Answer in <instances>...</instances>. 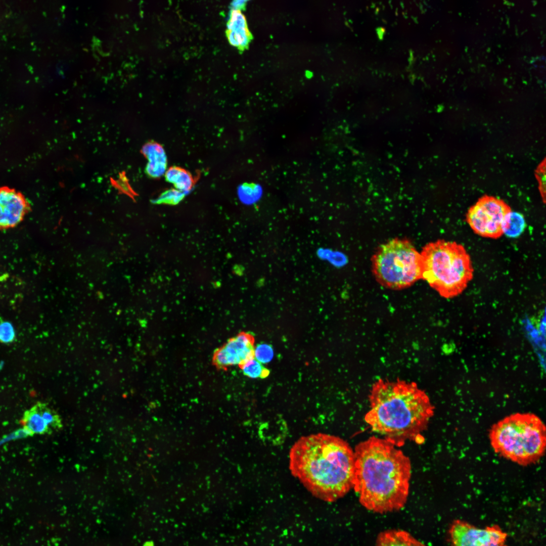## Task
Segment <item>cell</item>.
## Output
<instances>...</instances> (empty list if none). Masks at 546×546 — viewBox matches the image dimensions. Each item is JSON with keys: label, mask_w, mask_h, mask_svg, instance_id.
Here are the masks:
<instances>
[{"label": "cell", "mask_w": 546, "mask_h": 546, "mask_svg": "<svg viewBox=\"0 0 546 546\" xmlns=\"http://www.w3.org/2000/svg\"><path fill=\"white\" fill-rule=\"evenodd\" d=\"M167 181L173 184L176 190L186 193L191 190L194 179L186 170L177 166L169 168L165 173Z\"/></svg>", "instance_id": "9a60e30c"}, {"label": "cell", "mask_w": 546, "mask_h": 546, "mask_svg": "<svg viewBox=\"0 0 546 546\" xmlns=\"http://www.w3.org/2000/svg\"><path fill=\"white\" fill-rule=\"evenodd\" d=\"M16 339V332L13 324L9 321H0V343L10 344Z\"/></svg>", "instance_id": "44dd1931"}, {"label": "cell", "mask_w": 546, "mask_h": 546, "mask_svg": "<svg viewBox=\"0 0 546 546\" xmlns=\"http://www.w3.org/2000/svg\"><path fill=\"white\" fill-rule=\"evenodd\" d=\"M536 176L538 182L539 190L545 202V159L538 165L536 170Z\"/></svg>", "instance_id": "cb8c5ba5"}, {"label": "cell", "mask_w": 546, "mask_h": 546, "mask_svg": "<svg viewBox=\"0 0 546 546\" xmlns=\"http://www.w3.org/2000/svg\"><path fill=\"white\" fill-rule=\"evenodd\" d=\"M114 187H116L121 193H124L133 198L136 194L132 190L128 183V180L124 173H121L119 179L113 180L112 182Z\"/></svg>", "instance_id": "603a6c76"}, {"label": "cell", "mask_w": 546, "mask_h": 546, "mask_svg": "<svg viewBox=\"0 0 546 546\" xmlns=\"http://www.w3.org/2000/svg\"><path fill=\"white\" fill-rule=\"evenodd\" d=\"M354 452L353 488L361 505L381 514L402 509L409 493V458L384 438L375 436L357 444Z\"/></svg>", "instance_id": "6da1fadb"}, {"label": "cell", "mask_w": 546, "mask_h": 546, "mask_svg": "<svg viewBox=\"0 0 546 546\" xmlns=\"http://www.w3.org/2000/svg\"><path fill=\"white\" fill-rule=\"evenodd\" d=\"M258 188L254 184H244L239 188L238 194L240 199L246 203H250L255 200L258 196Z\"/></svg>", "instance_id": "7402d4cb"}, {"label": "cell", "mask_w": 546, "mask_h": 546, "mask_svg": "<svg viewBox=\"0 0 546 546\" xmlns=\"http://www.w3.org/2000/svg\"><path fill=\"white\" fill-rule=\"evenodd\" d=\"M254 337L251 333L241 332L230 339L213 355L214 364L219 368L240 366L254 358Z\"/></svg>", "instance_id": "9c48e42d"}, {"label": "cell", "mask_w": 546, "mask_h": 546, "mask_svg": "<svg viewBox=\"0 0 546 546\" xmlns=\"http://www.w3.org/2000/svg\"><path fill=\"white\" fill-rule=\"evenodd\" d=\"M228 29L229 38L233 45L244 47L248 43L250 34L245 19L239 10L235 9L232 11Z\"/></svg>", "instance_id": "7c38bea8"}, {"label": "cell", "mask_w": 546, "mask_h": 546, "mask_svg": "<svg viewBox=\"0 0 546 546\" xmlns=\"http://www.w3.org/2000/svg\"><path fill=\"white\" fill-rule=\"evenodd\" d=\"M449 535L451 546H508L507 534L497 525L479 528L458 519L451 524Z\"/></svg>", "instance_id": "ba28073f"}, {"label": "cell", "mask_w": 546, "mask_h": 546, "mask_svg": "<svg viewBox=\"0 0 546 546\" xmlns=\"http://www.w3.org/2000/svg\"><path fill=\"white\" fill-rule=\"evenodd\" d=\"M369 399L365 420L373 431L397 447L407 441H424L422 434L434 407L416 383L379 379L372 385Z\"/></svg>", "instance_id": "3957f363"}, {"label": "cell", "mask_w": 546, "mask_h": 546, "mask_svg": "<svg viewBox=\"0 0 546 546\" xmlns=\"http://www.w3.org/2000/svg\"><path fill=\"white\" fill-rule=\"evenodd\" d=\"M511 211L503 200L484 196L469 208L466 221L475 234L484 238L497 239L504 234L506 219Z\"/></svg>", "instance_id": "52a82bcc"}, {"label": "cell", "mask_w": 546, "mask_h": 546, "mask_svg": "<svg viewBox=\"0 0 546 546\" xmlns=\"http://www.w3.org/2000/svg\"><path fill=\"white\" fill-rule=\"evenodd\" d=\"M43 418L50 428L53 431L60 430L63 424L60 416L53 409L43 402L36 403Z\"/></svg>", "instance_id": "ac0fdd59"}, {"label": "cell", "mask_w": 546, "mask_h": 546, "mask_svg": "<svg viewBox=\"0 0 546 546\" xmlns=\"http://www.w3.org/2000/svg\"><path fill=\"white\" fill-rule=\"evenodd\" d=\"M142 152L148 160L146 171L149 176L158 178L165 173L167 157L161 145L154 142H148L143 147Z\"/></svg>", "instance_id": "8fae6325"}, {"label": "cell", "mask_w": 546, "mask_h": 546, "mask_svg": "<svg viewBox=\"0 0 546 546\" xmlns=\"http://www.w3.org/2000/svg\"><path fill=\"white\" fill-rule=\"evenodd\" d=\"M240 367L243 374L250 378L264 379L270 374L269 370L254 358L246 361Z\"/></svg>", "instance_id": "e0dca14e"}, {"label": "cell", "mask_w": 546, "mask_h": 546, "mask_svg": "<svg viewBox=\"0 0 546 546\" xmlns=\"http://www.w3.org/2000/svg\"><path fill=\"white\" fill-rule=\"evenodd\" d=\"M30 210V203L22 193L8 187H0V230L16 227Z\"/></svg>", "instance_id": "30bf717a"}, {"label": "cell", "mask_w": 546, "mask_h": 546, "mask_svg": "<svg viewBox=\"0 0 546 546\" xmlns=\"http://www.w3.org/2000/svg\"><path fill=\"white\" fill-rule=\"evenodd\" d=\"M274 349L271 345L261 343L254 348V358L262 364L267 363L273 358Z\"/></svg>", "instance_id": "ffe728a7"}, {"label": "cell", "mask_w": 546, "mask_h": 546, "mask_svg": "<svg viewBox=\"0 0 546 546\" xmlns=\"http://www.w3.org/2000/svg\"><path fill=\"white\" fill-rule=\"evenodd\" d=\"M526 228V221L523 214L511 211L508 215L504 227V234L511 238L519 237Z\"/></svg>", "instance_id": "2e32d148"}, {"label": "cell", "mask_w": 546, "mask_h": 546, "mask_svg": "<svg viewBox=\"0 0 546 546\" xmlns=\"http://www.w3.org/2000/svg\"><path fill=\"white\" fill-rule=\"evenodd\" d=\"M20 422L30 435L50 434L53 432L41 416L37 403L24 413Z\"/></svg>", "instance_id": "5bb4252c"}, {"label": "cell", "mask_w": 546, "mask_h": 546, "mask_svg": "<svg viewBox=\"0 0 546 546\" xmlns=\"http://www.w3.org/2000/svg\"><path fill=\"white\" fill-rule=\"evenodd\" d=\"M489 438L495 453L522 466L535 464L545 452V426L533 413L505 417L492 426Z\"/></svg>", "instance_id": "277c9868"}, {"label": "cell", "mask_w": 546, "mask_h": 546, "mask_svg": "<svg viewBox=\"0 0 546 546\" xmlns=\"http://www.w3.org/2000/svg\"><path fill=\"white\" fill-rule=\"evenodd\" d=\"M420 255L422 279L444 298L461 294L473 278L471 258L462 244L438 240L427 244Z\"/></svg>", "instance_id": "5b68a950"}, {"label": "cell", "mask_w": 546, "mask_h": 546, "mask_svg": "<svg viewBox=\"0 0 546 546\" xmlns=\"http://www.w3.org/2000/svg\"><path fill=\"white\" fill-rule=\"evenodd\" d=\"M289 469L314 496L334 502L353 488L354 450L346 441L334 435L303 436L290 449Z\"/></svg>", "instance_id": "7a4b0ae2"}, {"label": "cell", "mask_w": 546, "mask_h": 546, "mask_svg": "<svg viewBox=\"0 0 546 546\" xmlns=\"http://www.w3.org/2000/svg\"><path fill=\"white\" fill-rule=\"evenodd\" d=\"M376 546H426L408 532L399 529L387 530L378 536Z\"/></svg>", "instance_id": "4fadbf2b"}, {"label": "cell", "mask_w": 546, "mask_h": 546, "mask_svg": "<svg viewBox=\"0 0 546 546\" xmlns=\"http://www.w3.org/2000/svg\"><path fill=\"white\" fill-rule=\"evenodd\" d=\"M186 193L176 189H170L163 192L153 203L174 205L178 203L184 198Z\"/></svg>", "instance_id": "d6986e66"}, {"label": "cell", "mask_w": 546, "mask_h": 546, "mask_svg": "<svg viewBox=\"0 0 546 546\" xmlns=\"http://www.w3.org/2000/svg\"><path fill=\"white\" fill-rule=\"evenodd\" d=\"M372 272L383 287L401 290L422 279L421 255L407 239L395 238L381 245L372 258Z\"/></svg>", "instance_id": "8992f818"}]
</instances>
